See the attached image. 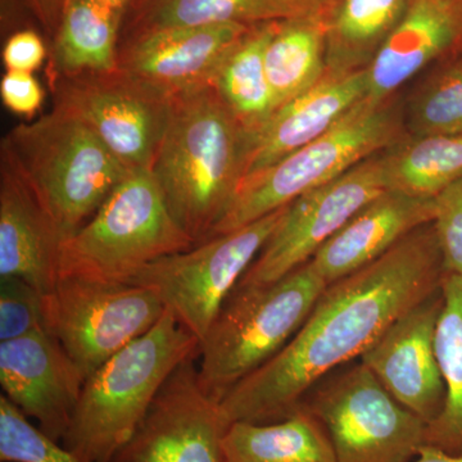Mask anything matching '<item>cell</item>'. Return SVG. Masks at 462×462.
Segmentation results:
<instances>
[{
  "label": "cell",
  "instance_id": "obj_1",
  "mask_svg": "<svg viewBox=\"0 0 462 462\" xmlns=\"http://www.w3.org/2000/svg\"><path fill=\"white\" fill-rule=\"evenodd\" d=\"M442 252L433 224L387 254L328 285L296 336L220 401L227 424L281 421L310 389L360 358L397 319L442 288Z\"/></svg>",
  "mask_w": 462,
  "mask_h": 462
},
{
  "label": "cell",
  "instance_id": "obj_2",
  "mask_svg": "<svg viewBox=\"0 0 462 462\" xmlns=\"http://www.w3.org/2000/svg\"><path fill=\"white\" fill-rule=\"evenodd\" d=\"M251 142L209 85L173 96L151 172L173 218L196 245L209 238L245 178Z\"/></svg>",
  "mask_w": 462,
  "mask_h": 462
},
{
  "label": "cell",
  "instance_id": "obj_3",
  "mask_svg": "<svg viewBox=\"0 0 462 462\" xmlns=\"http://www.w3.org/2000/svg\"><path fill=\"white\" fill-rule=\"evenodd\" d=\"M199 339L165 311L160 321L85 380L62 445L85 462H112L144 420L166 380L199 358Z\"/></svg>",
  "mask_w": 462,
  "mask_h": 462
},
{
  "label": "cell",
  "instance_id": "obj_4",
  "mask_svg": "<svg viewBox=\"0 0 462 462\" xmlns=\"http://www.w3.org/2000/svg\"><path fill=\"white\" fill-rule=\"evenodd\" d=\"M65 240L133 171L83 121L54 109L20 124L0 144Z\"/></svg>",
  "mask_w": 462,
  "mask_h": 462
},
{
  "label": "cell",
  "instance_id": "obj_5",
  "mask_svg": "<svg viewBox=\"0 0 462 462\" xmlns=\"http://www.w3.org/2000/svg\"><path fill=\"white\" fill-rule=\"evenodd\" d=\"M328 287L311 261L284 278L236 287L200 343L199 383L220 402L296 336Z\"/></svg>",
  "mask_w": 462,
  "mask_h": 462
},
{
  "label": "cell",
  "instance_id": "obj_6",
  "mask_svg": "<svg viewBox=\"0 0 462 462\" xmlns=\"http://www.w3.org/2000/svg\"><path fill=\"white\" fill-rule=\"evenodd\" d=\"M196 242L171 212L149 170H133L88 223L63 240L60 279L129 284L158 258Z\"/></svg>",
  "mask_w": 462,
  "mask_h": 462
},
{
  "label": "cell",
  "instance_id": "obj_7",
  "mask_svg": "<svg viewBox=\"0 0 462 462\" xmlns=\"http://www.w3.org/2000/svg\"><path fill=\"white\" fill-rule=\"evenodd\" d=\"M406 135L403 114L394 98L380 105L361 100L320 138L275 165L245 176L209 238L240 229L291 205L307 191L393 147Z\"/></svg>",
  "mask_w": 462,
  "mask_h": 462
},
{
  "label": "cell",
  "instance_id": "obj_8",
  "mask_svg": "<svg viewBox=\"0 0 462 462\" xmlns=\"http://www.w3.org/2000/svg\"><path fill=\"white\" fill-rule=\"evenodd\" d=\"M288 206L188 251L158 258L129 284L154 291L165 310L202 343L227 298L278 229Z\"/></svg>",
  "mask_w": 462,
  "mask_h": 462
},
{
  "label": "cell",
  "instance_id": "obj_9",
  "mask_svg": "<svg viewBox=\"0 0 462 462\" xmlns=\"http://www.w3.org/2000/svg\"><path fill=\"white\" fill-rule=\"evenodd\" d=\"M329 434L337 462H411L428 425L402 406L363 363L303 401Z\"/></svg>",
  "mask_w": 462,
  "mask_h": 462
},
{
  "label": "cell",
  "instance_id": "obj_10",
  "mask_svg": "<svg viewBox=\"0 0 462 462\" xmlns=\"http://www.w3.org/2000/svg\"><path fill=\"white\" fill-rule=\"evenodd\" d=\"M44 311L47 330L87 380L151 330L166 310L141 285L60 278L44 296Z\"/></svg>",
  "mask_w": 462,
  "mask_h": 462
},
{
  "label": "cell",
  "instance_id": "obj_11",
  "mask_svg": "<svg viewBox=\"0 0 462 462\" xmlns=\"http://www.w3.org/2000/svg\"><path fill=\"white\" fill-rule=\"evenodd\" d=\"M53 108L74 116L133 170L151 171L165 135L173 96L116 69L50 78Z\"/></svg>",
  "mask_w": 462,
  "mask_h": 462
},
{
  "label": "cell",
  "instance_id": "obj_12",
  "mask_svg": "<svg viewBox=\"0 0 462 462\" xmlns=\"http://www.w3.org/2000/svg\"><path fill=\"white\" fill-rule=\"evenodd\" d=\"M382 153L293 200L236 287L270 284L309 263L361 208L388 190Z\"/></svg>",
  "mask_w": 462,
  "mask_h": 462
},
{
  "label": "cell",
  "instance_id": "obj_13",
  "mask_svg": "<svg viewBox=\"0 0 462 462\" xmlns=\"http://www.w3.org/2000/svg\"><path fill=\"white\" fill-rule=\"evenodd\" d=\"M197 358L166 380L144 420L112 462H226L229 424L199 383Z\"/></svg>",
  "mask_w": 462,
  "mask_h": 462
},
{
  "label": "cell",
  "instance_id": "obj_14",
  "mask_svg": "<svg viewBox=\"0 0 462 462\" xmlns=\"http://www.w3.org/2000/svg\"><path fill=\"white\" fill-rule=\"evenodd\" d=\"M442 306L440 288L397 319L360 357L389 393L427 425L439 416L446 400L436 351Z\"/></svg>",
  "mask_w": 462,
  "mask_h": 462
},
{
  "label": "cell",
  "instance_id": "obj_15",
  "mask_svg": "<svg viewBox=\"0 0 462 462\" xmlns=\"http://www.w3.org/2000/svg\"><path fill=\"white\" fill-rule=\"evenodd\" d=\"M84 376L47 329L0 342L3 394L39 430L62 442L83 391Z\"/></svg>",
  "mask_w": 462,
  "mask_h": 462
},
{
  "label": "cell",
  "instance_id": "obj_16",
  "mask_svg": "<svg viewBox=\"0 0 462 462\" xmlns=\"http://www.w3.org/2000/svg\"><path fill=\"white\" fill-rule=\"evenodd\" d=\"M254 25L220 23L175 27L126 36L118 47V69L171 94L211 83L227 51Z\"/></svg>",
  "mask_w": 462,
  "mask_h": 462
},
{
  "label": "cell",
  "instance_id": "obj_17",
  "mask_svg": "<svg viewBox=\"0 0 462 462\" xmlns=\"http://www.w3.org/2000/svg\"><path fill=\"white\" fill-rule=\"evenodd\" d=\"M462 47V12L451 0H412L396 29L365 69L374 105L396 98L413 76Z\"/></svg>",
  "mask_w": 462,
  "mask_h": 462
},
{
  "label": "cell",
  "instance_id": "obj_18",
  "mask_svg": "<svg viewBox=\"0 0 462 462\" xmlns=\"http://www.w3.org/2000/svg\"><path fill=\"white\" fill-rule=\"evenodd\" d=\"M62 238L16 166L0 152V276L51 293L60 281Z\"/></svg>",
  "mask_w": 462,
  "mask_h": 462
},
{
  "label": "cell",
  "instance_id": "obj_19",
  "mask_svg": "<svg viewBox=\"0 0 462 462\" xmlns=\"http://www.w3.org/2000/svg\"><path fill=\"white\" fill-rule=\"evenodd\" d=\"M434 199L385 190L361 208L311 260L328 285L378 260L412 231L433 224Z\"/></svg>",
  "mask_w": 462,
  "mask_h": 462
},
{
  "label": "cell",
  "instance_id": "obj_20",
  "mask_svg": "<svg viewBox=\"0 0 462 462\" xmlns=\"http://www.w3.org/2000/svg\"><path fill=\"white\" fill-rule=\"evenodd\" d=\"M366 96L365 71L325 75L320 83L273 112L252 138L245 175L275 165L333 129Z\"/></svg>",
  "mask_w": 462,
  "mask_h": 462
},
{
  "label": "cell",
  "instance_id": "obj_21",
  "mask_svg": "<svg viewBox=\"0 0 462 462\" xmlns=\"http://www.w3.org/2000/svg\"><path fill=\"white\" fill-rule=\"evenodd\" d=\"M412 0H336L325 14L327 75L365 71Z\"/></svg>",
  "mask_w": 462,
  "mask_h": 462
},
{
  "label": "cell",
  "instance_id": "obj_22",
  "mask_svg": "<svg viewBox=\"0 0 462 462\" xmlns=\"http://www.w3.org/2000/svg\"><path fill=\"white\" fill-rule=\"evenodd\" d=\"M224 451L226 462H337L329 434L302 403L281 421L231 422Z\"/></svg>",
  "mask_w": 462,
  "mask_h": 462
},
{
  "label": "cell",
  "instance_id": "obj_23",
  "mask_svg": "<svg viewBox=\"0 0 462 462\" xmlns=\"http://www.w3.org/2000/svg\"><path fill=\"white\" fill-rule=\"evenodd\" d=\"M123 14L99 0H69L51 39L48 76H76L117 69Z\"/></svg>",
  "mask_w": 462,
  "mask_h": 462
},
{
  "label": "cell",
  "instance_id": "obj_24",
  "mask_svg": "<svg viewBox=\"0 0 462 462\" xmlns=\"http://www.w3.org/2000/svg\"><path fill=\"white\" fill-rule=\"evenodd\" d=\"M275 111L327 75L325 14H297L275 23L264 51Z\"/></svg>",
  "mask_w": 462,
  "mask_h": 462
},
{
  "label": "cell",
  "instance_id": "obj_25",
  "mask_svg": "<svg viewBox=\"0 0 462 462\" xmlns=\"http://www.w3.org/2000/svg\"><path fill=\"white\" fill-rule=\"evenodd\" d=\"M275 23L252 26L227 51L209 83L252 138L275 112L273 91L264 69V51Z\"/></svg>",
  "mask_w": 462,
  "mask_h": 462
},
{
  "label": "cell",
  "instance_id": "obj_26",
  "mask_svg": "<svg viewBox=\"0 0 462 462\" xmlns=\"http://www.w3.org/2000/svg\"><path fill=\"white\" fill-rule=\"evenodd\" d=\"M126 36L220 23H272L297 16L282 0H133Z\"/></svg>",
  "mask_w": 462,
  "mask_h": 462
},
{
  "label": "cell",
  "instance_id": "obj_27",
  "mask_svg": "<svg viewBox=\"0 0 462 462\" xmlns=\"http://www.w3.org/2000/svg\"><path fill=\"white\" fill-rule=\"evenodd\" d=\"M382 156L388 190L434 199L462 176V135L407 134Z\"/></svg>",
  "mask_w": 462,
  "mask_h": 462
},
{
  "label": "cell",
  "instance_id": "obj_28",
  "mask_svg": "<svg viewBox=\"0 0 462 462\" xmlns=\"http://www.w3.org/2000/svg\"><path fill=\"white\" fill-rule=\"evenodd\" d=\"M436 351L446 385L442 412L428 425L424 445L462 454V275L445 273Z\"/></svg>",
  "mask_w": 462,
  "mask_h": 462
},
{
  "label": "cell",
  "instance_id": "obj_29",
  "mask_svg": "<svg viewBox=\"0 0 462 462\" xmlns=\"http://www.w3.org/2000/svg\"><path fill=\"white\" fill-rule=\"evenodd\" d=\"M403 121L411 136L462 135V57L447 60L416 88Z\"/></svg>",
  "mask_w": 462,
  "mask_h": 462
},
{
  "label": "cell",
  "instance_id": "obj_30",
  "mask_svg": "<svg viewBox=\"0 0 462 462\" xmlns=\"http://www.w3.org/2000/svg\"><path fill=\"white\" fill-rule=\"evenodd\" d=\"M0 461L85 462L33 427L5 394L0 396Z\"/></svg>",
  "mask_w": 462,
  "mask_h": 462
},
{
  "label": "cell",
  "instance_id": "obj_31",
  "mask_svg": "<svg viewBox=\"0 0 462 462\" xmlns=\"http://www.w3.org/2000/svg\"><path fill=\"white\" fill-rule=\"evenodd\" d=\"M44 296L23 279L0 276V342L47 329Z\"/></svg>",
  "mask_w": 462,
  "mask_h": 462
},
{
  "label": "cell",
  "instance_id": "obj_32",
  "mask_svg": "<svg viewBox=\"0 0 462 462\" xmlns=\"http://www.w3.org/2000/svg\"><path fill=\"white\" fill-rule=\"evenodd\" d=\"M436 229L445 273L462 275V176L434 199Z\"/></svg>",
  "mask_w": 462,
  "mask_h": 462
},
{
  "label": "cell",
  "instance_id": "obj_33",
  "mask_svg": "<svg viewBox=\"0 0 462 462\" xmlns=\"http://www.w3.org/2000/svg\"><path fill=\"white\" fill-rule=\"evenodd\" d=\"M0 97L9 111L21 117L32 118L41 111L45 93L32 74L7 71L0 81Z\"/></svg>",
  "mask_w": 462,
  "mask_h": 462
},
{
  "label": "cell",
  "instance_id": "obj_34",
  "mask_svg": "<svg viewBox=\"0 0 462 462\" xmlns=\"http://www.w3.org/2000/svg\"><path fill=\"white\" fill-rule=\"evenodd\" d=\"M48 56L45 42L33 30H21L12 33L3 48V63L7 71L32 74L41 69Z\"/></svg>",
  "mask_w": 462,
  "mask_h": 462
},
{
  "label": "cell",
  "instance_id": "obj_35",
  "mask_svg": "<svg viewBox=\"0 0 462 462\" xmlns=\"http://www.w3.org/2000/svg\"><path fill=\"white\" fill-rule=\"evenodd\" d=\"M67 2L69 0H27L30 8L51 39L56 35Z\"/></svg>",
  "mask_w": 462,
  "mask_h": 462
},
{
  "label": "cell",
  "instance_id": "obj_36",
  "mask_svg": "<svg viewBox=\"0 0 462 462\" xmlns=\"http://www.w3.org/2000/svg\"><path fill=\"white\" fill-rule=\"evenodd\" d=\"M296 14H325L329 0H282Z\"/></svg>",
  "mask_w": 462,
  "mask_h": 462
},
{
  "label": "cell",
  "instance_id": "obj_37",
  "mask_svg": "<svg viewBox=\"0 0 462 462\" xmlns=\"http://www.w3.org/2000/svg\"><path fill=\"white\" fill-rule=\"evenodd\" d=\"M411 462H462V454H448L433 446L424 445Z\"/></svg>",
  "mask_w": 462,
  "mask_h": 462
},
{
  "label": "cell",
  "instance_id": "obj_38",
  "mask_svg": "<svg viewBox=\"0 0 462 462\" xmlns=\"http://www.w3.org/2000/svg\"><path fill=\"white\" fill-rule=\"evenodd\" d=\"M99 2L124 16L127 9L132 5L133 0H99Z\"/></svg>",
  "mask_w": 462,
  "mask_h": 462
},
{
  "label": "cell",
  "instance_id": "obj_39",
  "mask_svg": "<svg viewBox=\"0 0 462 462\" xmlns=\"http://www.w3.org/2000/svg\"><path fill=\"white\" fill-rule=\"evenodd\" d=\"M451 2H454L455 5H457V7L460 8L462 12V0H451Z\"/></svg>",
  "mask_w": 462,
  "mask_h": 462
},
{
  "label": "cell",
  "instance_id": "obj_40",
  "mask_svg": "<svg viewBox=\"0 0 462 462\" xmlns=\"http://www.w3.org/2000/svg\"><path fill=\"white\" fill-rule=\"evenodd\" d=\"M334 2H336V0H329V7H330L331 3H334Z\"/></svg>",
  "mask_w": 462,
  "mask_h": 462
}]
</instances>
